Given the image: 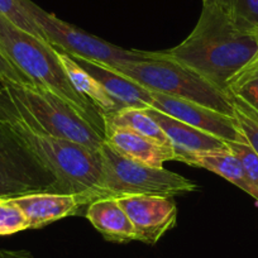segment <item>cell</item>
I'll use <instances>...</instances> for the list:
<instances>
[{
    "label": "cell",
    "mask_w": 258,
    "mask_h": 258,
    "mask_svg": "<svg viewBox=\"0 0 258 258\" xmlns=\"http://www.w3.org/2000/svg\"><path fill=\"white\" fill-rule=\"evenodd\" d=\"M0 129L56 178L62 192L106 197L99 152L44 132L13 103L2 86Z\"/></svg>",
    "instance_id": "1"
},
{
    "label": "cell",
    "mask_w": 258,
    "mask_h": 258,
    "mask_svg": "<svg viewBox=\"0 0 258 258\" xmlns=\"http://www.w3.org/2000/svg\"><path fill=\"white\" fill-rule=\"evenodd\" d=\"M163 53L227 93L228 81L258 54V39L254 32L240 29L219 8L203 3L192 32Z\"/></svg>",
    "instance_id": "2"
},
{
    "label": "cell",
    "mask_w": 258,
    "mask_h": 258,
    "mask_svg": "<svg viewBox=\"0 0 258 258\" xmlns=\"http://www.w3.org/2000/svg\"><path fill=\"white\" fill-rule=\"evenodd\" d=\"M0 47L12 63L34 86L56 94L105 136L104 118L74 88L59 61L57 51L51 44L22 31L0 14Z\"/></svg>",
    "instance_id": "3"
},
{
    "label": "cell",
    "mask_w": 258,
    "mask_h": 258,
    "mask_svg": "<svg viewBox=\"0 0 258 258\" xmlns=\"http://www.w3.org/2000/svg\"><path fill=\"white\" fill-rule=\"evenodd\" d=\"M114 69L150 91L194 101L234 116L233 100L225 91L195 71L168 58L163 51L153 52V56L147 59L125 62Z\"/></svg>",
    "instance_id": "4"
},
{
    "label": "cell",
    "mask_w": 258,
    "mask_h": 258,
    "mask_svg": "<svg viewBox=\"0 0 258 258\" xmlns=\"http://www.w3.org/2000/svg\"><path fill=\"white\" fill-rule=\"evenodd\" d=\"M34 124L53 137L71 141L98 152L105 136L56 94L34 85H0Z\"/></svg>",
    "instance_id": "5"
},
{
    "label": "cell",
    "mask_w": 258,
    "mask_h": 258,
    "mask_svg": "<svg viewBox=\"0 0 258 258\" xmlns=\"http://www.w3.org/2000/svg\"><path fill=\"white\" fill-rule=\"evenodd\" d=\"M98 152L106 197L143 194L173 198L198 188L197 183L178 173L124 157L105 141Z\"/></svg>",
    "instance_id": "6"
},
{
    "label": "cell",
    "mask_w": 258,
    "mask_h": 258,
    "mask_svg": "<svg viewBox=\"0 0 258 258\" xmlns=\"http://www.w3.org/2000/svg\"><path fill=\"white\" fill-rule=\"evenodd\" d=\"M26 4L36 23L43 31L48 43L70 56L98 61L113 68L125 62L142 61L153 56V52L121 48L86 33L83 29L46 12L32 0H27Z\"/></svg>",
    "instance_id": "7"
},
{
    "label": "cell",
    "mask_w": 258,
    "mask_h": 258,
    "mask_svg": "<svg viewBox=\"0 0 258 258\" xmlns=\"http://www.w3.org/2000/svg\"><path fill=\"white\" fill-rule=\"evenodd\" d=\"M62 192L56 178L0 129V198Z\"/></svg>",
    "instance_id": "8"
},
{
    "label": "cell",
    "mask_w": 258,
    "mask_h": 258,
    "mask_svg": "<svg viewBox=\"0 0 258 258\" xmlns=\"http://www.w3.org/2000/svg\"><path fill=\"white\" fill-rule=\"evenodd\" d=\"M115 198L132 222L136 240L146 244H156L175 227L177 207L172 198L143 194Z\"/></svg>",
    "instance_id": "9"
},
{
    "label": "cell",
    "mask_w": 258,
    "mask_h": 258,
    "mask_svg": "<svg viewBox=\"0 0 258 258\" xmlns=\"http://www.w3.org/2000/svg\"><path fill=\"white\" fill-rule=\"evenodd\" d=\"M152 93V106L172 118L178 119L191 126L204 131L209 135L215 136L225 142L245 140L240 132L234 116L200 105L185 99L173 98L162 93Z\"/></svg>",
    "instance_id": "10"
},
{
    "label": "cell",
    "mask_w": 258,
    "mask_h": 258,
    "mask_svg": "<svg viewBox=\"0 0 258 258\" xmlns=\"http://www.w3.org/2000/svg\"><path fill=\"white\" fill-rule=\"evenodd\" d=\"M91 192H34L14 198L29 222V229H39L63 218L79 215L93 200Z\"/></svg>",
    "instance_id": "11"
},
{
    "label": "cell",
    "mask_w": 258,
    "mask_h": 258,
    "mask_svg": "<svg viewBox=\"0 0 258 258\" xmlns=\"http://www.w3.org/2000/svg\"><path fill=\"white\" fill-rule=\"evenodd\" d=\"M71 57L104 86L106 93L118 105L119 110L124 108L148 109L152 106V93L114 68L98 61Z\"/></svg>",
    "instance_id": "12"
},
{
    "label": "cell",
    "mask_w": 258,
    "mask_h": 258,
    "mask_svg": "<svg viewBox=\"0 0 258 258\" xmlns=\"http://www.w3.org/2000/svg\"><path fill=\"white\" fill-rule=\"evenodd\" d=\"M148 114L162 128L165 135L170 140L171 146L176 153V161L180 156L198 152H209L227 148V142L215 136L191 126L178 119L153 108L146 109Z\"/></svg>",
    "instance_id": "13"
},
{
    "label": "cell",
    "mask_w": 258,
    "mask_h": 258,
    "mask_svg": "<svg viewBox=\"0 0 258 258\" xmlns=\"http://www.w3.org/2000/svg\"><path fill=\"white\" fill-rule=\"evenodd\" d=\"M105 142L124 157L152 167H163L167 161H176L172 147L160 145L131 129L108 126L105 128Z\"/></svg>",
    "instance_id": "14"
},
{
    "label": "cell",
    "mask_w": 258,
    "mask_h": 258,
    "mask_svg": "<svg viewBox=\"0 0 258 258\" xmlns=\"http://www.w3.org/2000/svg\"><path fill=\"white\" fill-rule=\"evenodd\" d=\"M85 217L108 242L128 243L136 240L132 222L115 197L93 200L85 208Z\"/></svg>",
    "instance_id": "15"
},
{
    "label": "cell",
    "mask_w": 258,
    "mask_h": 258,
    "mask_svg": "<svg viewBox=\"0 0 258 258\" xmlns=\"http://www.w3.org/2000/svg\"><path fill=\"white\" fill-rule=\"evenodd\" d=\"M177 161L192 166V167L204 168V170L217 173L220 177L225 178L233 185L239 187L240 190L247 192L258 203V187H255L245 175L242 163L238 160L237 156L229 150V147L224 150L209 151V152L182 155L177 158Z\"/></svg>",
    "instance_id": "16"
},
{
    "label": "cell",
    "mask_w": 258,
    "mask_h": 258,
    "mask_svg": "<svg viewBox=\"0 0 258 258\" xmlns=\"http://www.w3.org/2000/svg\"><path fill=\"white\" fill-rule=\"evenodd\" d=\"M56 51L64 71H66L71 83H73L74 88L101 114L103 118L105 115L114 113V111L119 110L118 105L114 103V100L106 93L104 86L94 76L86 73L70 54L64 53L59 49H56Z\"/></svg>",
    "instance_id": "17"
},
{
    "label": "cell",
    "mask_w": 258,
    "mask_h": 258,
    "mask_svg": "<svg viewBox=\"0 0 258 258\" xmlns=\"http://www.w3.org/2000/svg\"><path fill=\"white\" fill-rule=\"evenodd\" d=\"M105 128L108 126H118V128L131 129L133 132L143 136L146 138L155 141L160 145L171 146L170 140L160 125L156 123L155 119L146 111V109L141 108H124L116 110L109 115L104 116Z\"/></svg>",
    "instance_id": "18"
},
{
    "label": "cell",
    "mask_w": 258,
    "mask_h": 258,
    "mask_svg": "<svg viewBox=\"0 0 258 258\" xmlns=\"http://www.w3.org/2000/svg\"><path fill=\"white\" fill-rule=\"evenodd\" d=\"M227 94L258 113V54L228 81Z\"/></svg>",
    "instance_id": "19"
},
{
    "label": "cell",
    "mask_w": 258,
    "mask_h": 258,
    "mask_svg": "<svg viewBox=\"0 0 258 258\" xmlns=\"http://www.w3.org/2000/svg\"><path fill=\"white\" fill-rule=\"evenodd\" d=\"M219 8L240 29L254 32L258 29V0H203Z\"/></svg>",
    "instance_id": "20"
},
{
    "label": "cell",
    "mask_w": 258,
    "mask_h": 258,
    "mask_svg": "<svg viewBox=\"0 0 258 258\" xmlns=\"http://www.w3.org/2000/svg\"><path fill=\"white\" fill-rule=\"evenodd\" d=\"M26 2L27 0H0V14L22 31L48 43L41 27L29 13Z\"/></svg>",
    "instance_id": "21"
},
{
    "label": "cell",
    "mask_w": 258,
    "mask_h": 258,
    "mask_svg": "<svg viewBox=\"0 0 258 258\" xmlns=\"http://www.w3.org/2000/svg\"><path fill=\"white\" fill-rule=\"evenodd\" d=\"M29 229V222L14 198H0V235H11Z\"/></svg>",
    "instance_id": "22"
},
{
    "label": "cell",
    "mask_w": 258,
    "mask_h": 258,
    "mask_svg": "<svg viewBox=\"0 0 258 258\" xmlns=\"http://www.w3.org/2000/svg\"><path fill=\"white\" fill-rule=\"evenodd\" d=\"M232 100L234 119L240 132L258 155V113L239 99L232 98Z\"/></svg>",
    "instance_id": "23"
},
{
    "label": "cell",
    "mask_w": 258,
    "mask_h": 258,
    "mask_svg": "<svg viewBox=\"0 0 258 258\" xmlns=\"http://www.w3.org/2000/svg\"><path fill=\"white\" fill-rule=\"evenodd\" d=\"M229 150L238 157V160L242 163L243 168L245 171V175L248 176L253 185L258 187V155L252 146L247 142V140L243 141H233L227 142Z\"/></svg>",
    "instance_id": "24"
},
{
    "label": "cell",
    "mask_w": 258,
    "mask_h": 258,
    "mask_svg": "<svg viewBox=\"0 0 258 258\" xmlns=\"http://www.w3.org/2000/svg\"><path fill=\"white\" fill-rule=\"evenodd\" d=\"M17 84V85H33L27 76H24L7 57L0 47V85Z\"/></svg>",
    "instance_id": "25"
},
{
    "label": "cell",
    "mask_w": 258,
    "mask_h": 258,
    "mask_svg": "<svg viewBox=\"0 0 258 258\" xmlns=\"http://www.w3.org/2000/svg\"><path fill=\"white\" fill-rule=\"evenodd\" d=\"M0 258H34L28 250L0 249Z\"/></svg>",
    "instance_id": "26"
},
{
    "label": "cell",
    "mask_w": 258,
    "mask_h": 258,
    "mask_svg": "<svg viewBox=\"0 0 258 258\" xmlns=\"http://www.w3.org/2000/svg\"><path fill=\"white\" fill-rule=\"evenodd\" d=\"M254 33H255V36H257V39H258V29H255Z\"/></svg>",
    "instance_id": "27"
}]
</instances>
